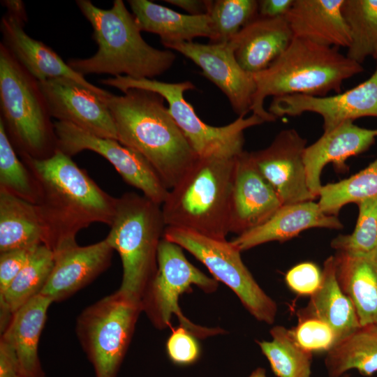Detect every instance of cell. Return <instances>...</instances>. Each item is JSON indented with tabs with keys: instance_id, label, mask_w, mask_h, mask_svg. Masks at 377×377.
Here are the masks:
<instances>
[{
	"instance_id": "4fadbf2b",
	"label": "cell",
	"mask_w": 377,
	"mask_h": 377,
	"mask_svg": "<svg viewBox=\"0 0 377 377\" xmlns=\"http://www.w3.org/2000/svg\"><path fill=\"white\" fill-rule=\"evenodd\" d=\"M6 13L1 20L3 40L18 62L38 82L65 77L73 80L105 99L110 92L89 82L75 71L52 48L31 38L24 30L27 20L24 4L22 1H3Z\"/></svg>"
},
{
	"instance_id": "f6af8a7d",
	"label": "cell",
	"mask_w": 377,
	"mask_h": 377,
	"mask_svg": "<svg viewBox=\"0 0 377 377\" xmlns=\"http://www.w3.org/2000/svg\"><path fill=\"white\" fill-rule=\"evenodd\" d=\"M339 377H350V376L348 374H345Z\"/></svg>"
},
{
	"instance_id": "4dcf8cb0",
	"label": "cell",
	"mask_w": 377,
	"mask_h": 377,
	"mask_svg": "<svg viewBox=\"0 0 377 377\" xmlns=\"http://www.w3.org/2000/svg\"><path fill=\"white\" fill-rule=\"evenodd\" d=\"M271 341H257L277 377H311L313 353L298 345L291 329L276 325L270 330Z\"/></svg>"
},
{
	"instance_id": "30bf717a",
	"label": "cell",
	"mask_w": 377,
	"mask_h": 377,
	"mask_svg": "<svg viewBox=\"0 0 377 377\" xmlns=\"http://www.w3.org/2000/svg\"><path fill=\"white\" fill-rule=\"evenodd\" d=\"M156 273L142 298L143 311L158 330L171 327L173 316L179 325L199 339L226 334L221 327H207L191 322L182 313L179 300L181 295L196 286L206 293L217 290L219 281L192 265L178 244L163 238L158 250Z\"/></svg>"
},
{
	"instance_id": "8992f818",
	"label": "cell",
	"mask_w": 377,
	"mask_h": 377,
	"mask_svg": "<svg viewBox=\"0 0 377 377\" xmlns=\"http://www.w3.org/2000/svg\"><path fill=\"white\" fill-rule=\"evenodd\" d=\"M105 237L118 252L123 267L119 290L142 300L158 267V250L166 226L161 206L145 195L127 192L117 198L115 213Z\"/></svg>"
},
{
	"instance_id": "8d00e7d4",
	"label": "cell",
	"mask_w": 377,
	"mask_h": 377,
	"mask_svg": "<svg viewBox=\"0 0 377 377\" xmlns=\"http://www.w3.org/2000/svg\"><path fill=\"white\" fill-rule=\"evenodd\" d=\"M296 327L291 329L293 336L304 350L311 353L327 352L336 343V335L324 321L309 316H299Z\"/></svg>"
},
{
	"instance_id": "44dd1931",
	"label": "cell",
	"mask_w": 377,
	"mask_h": 377,
	"mask_svg": "<svg viewBox=\"0 0 377 377\" xmlns=\"http://www.w3.org/2000/svg\"><path fill=\"white\" fill-rule=\"evenodd\" d=\"M313 228L341 229L343 225L337 216L325 214L318 202L309 200L281 205L267 221L231 242L242 252L269 242H285Z\"/></svg>"
},
{
	"instance_id": "ffe728a7",
	"label": "cell",
	"mask_w": 377,
	"mask_h": 377,
	"mask_svg": "<svg viewBox=\"0 0 377 377\" xmlns=\"http://www.w3.org/2000/svg\"><path fill=\"white\" fill-rule=\"evenodd\" d=\"M376 138L377 128H362L348 121L323 132L314 143L306 146L304 162L311 193L318 198L323 186L320 175L327 163H332L337 171L346 172L348 158L367 151Z\"/></svg>"
},
{
	"instance_id": "52a82bcc",
	"label": "cell",
	"mask_w": 377,
	"mask_h": 377,
	"mask_svg": "<svg viewBox=\"0 0 377 377\" xmlns=\"http://www.w3.org/2000/svg\"><path fill=\"white\" fill-rule=\"evenodd\" d=\"M0 108L6 133L22 156L45 158L57 147L39 82L0 43Z\"/></svg>"
},
{
	"instance_id": "d6a6232c",
	"label": "cell",
	"mask_w": 377,
	"mask_h": 377,
	"mask_svg": "<svg viewBox=\"0 0 377 377\" xmlns=\"http://www.w3.org/2000/svg\"><path fill=\"white\" fill-rule=\"evenodd\" d=\"M318 198L322 211L336 216L349 203L377 198V158L346 179L322 186Z\"/></svg>"
},
{
	"instance_id": "cb8c5ba5",
	"label": "cell",
	"mask_w": 377,
	"mask_h": 377,
	"mask_svg": "<svg viewBox=\"0 0 377 377\" xmlns=\"http://www.w3.org/2000/svg\"><path fill=\"white\" fill-rule=\"evenodd\" d=\"M293 38L286 17L258 16L230 42L239 64L254 75L269 67L286 50Z\"/></svg>"
},
{
	"instance_id": "ba28073f",
	"label": "cell",
	"mask_w": 377,
	"mask_h": 377,
	"mask_svg": "<svg viewBox=\"0 0 377 377\" xmlns=\"http://www.w3.org/2000/svg\"><path fill=\"white\" fill-rule=\"evenodd\" d=\"M101 83L115 87L123 93L131 89L156 92L168 104V110L199 158H233L241 154L244 145V131L263 124L258 115L238 117L225 126L206 124L184 97L186 91L195 89L190 81L165 82L154 79H133L124 75L103 79Z\"/></svg>"
},
{
	"instance_id": "9c48e42d",
	"label": "cell",
	"mask_w": 377,
	"mask_h": 377,
	"mask_svg": "<svg viewBox=\"0 0 377 377\" xmlns=\"http://www.w3.org/2000/svg\"><path fill=\"white\" fill-rule=\"evenodd\" d=\"M142 311L140 300L118 290L79 315L76 334L96 377H117Z\"/></svg>"
},
{
	"instance_id": "e0dca14e",
	"label": "cell",
	"mask_w": 377,
	"mask_h": 377,
	"mask_svg": "<svg viewBox=\"0 0 377 377\" xmlns=\"http://www.w3.org/2000/svg\"><path fill=\"white\" fill-rule=\"evenodd\" d=\"M38 82L51 117L97 136L118 140L105 99L71 79L59 77Z\"/></svg>"
},
{
	"instance_id": "83f0119b",
	"label": "cell",
	"mask_w": 377,
	"mask_h": 377,
	"mask_svg": "<svg viewBox=\"0 0 377 377\" xmlns=\"http://www.w3.org/2000/svg\"><path fill=\"white\" fill-rule=\"evenodd\" d=\"M44 240L37 205L0 190V252L36 246Z\"/></svg>"
},
{
	"instance_id": "ac0fdd59",
	"label": "cell",
	"mask_w": 377,
	"mask_h": 377,
	"mask_svg": "<svg viewBox=\"0 0 377 377\" xmlns=\"http://www.w3.org/2000/svg\"><path fill=\"white\" fill-rule=\"evenodd\" d=\"M282 205L254 165L250 152L235 158L230 200V232L238 235L267 221Z\"/></svg>"
},
{
	"instance_id": "74e56055",
	"label": "cell",
	"mask_w": 377,
	"mask_h": 377,
	"mask_svg": "<svg viewBox=\"0 0 377 377\" xmlns=\"http://www.w3.org/2000/svg\"><path fill=\"white\" fill-rule=\"evenodd\" d=\"M171 329L172 333L166 341L170 360L178 365H189L197 362L200 356L198 338L181 325Z\"/></svg>"
},
{
	"instance_id": "603a6c76",
	"label": "cell",
	"mask_w": 377,
	"mask_h": 377,
	"mask_svg": "<svg viewBox=\"0 0 377 377\" xmlns=\"http://www.w3.org/2000/svg\"><path fill=\"white\" fill-rule=\"evenodd\" d=\"M52 300L41 294L15 312L0 343L14 355L22 377H45L38 355V341Z\"/></svg>"
},
{
	"instance_id": "484cf974",
	"label": "cell",
	"mask_w": 377,
	"mask_h": 377,
	"mask_svg": "<svg viewBox=\"0 0 377 377\" xmlns=\"http://www.w3.org/2000/svg\"><path fill=\"white\" fill-rule=\"evenodd\" d=\"M132 13L141 31L160 36L163 45L191 42L195 38L212 37L211 21L207 14H182L147 0H128Z\"/></svg>"
},
{
	"instance_id": "1f68e13d",
	"label": "cell",
	"mask_w": 377,
	"mask_h": 377,
	"mask_svg": "<svg viewBox=\"0 0 377 377\" xmlns=\"http://www.w3.org/2000/svg\"><path fill=\"white\" fill-rule=\"evenodd\" d=\"M342 13L350 36L346 56L360 64L376 59L377 0H344Z\"/></svg>"
},
{
	"instance_id": "3957f363",
	"label": "cell",
	"mask_w": 377,
	"mask_h": 377,
	"mask_svg": "<svg viewBox=\"0 0 377 377\" xmlns=\"http://www.w3.org/2000/svg\"><path fill=\"white\" fill-rule=\"evenodd\" d=\"M79 9L90 22L96 54L85 59H70L67 64L84 76L96 73L152 79L167 71L176 56L170 50L149 45L122 0H114L109 9L94 6L89 0H77Z\"/></svg>"
},
{
	"instance_id": "836d02e7",
	"label": "cell",
	"mask_w": 377,
	"mask_h": 377,
	"mask_svg": "<svg viewBox=\"0 0 377 377\" xmlns=\"http://www.w3.org/2000/svg\"><path fill=\"white\" fill-rule=\"evenodd\" d=\"M207 15L212 30L210 43H228L258 16V1H209Z\"/></svg>"
},
{
	"instance_id": "277c9868",
	"label": "cell",
	"mask_w": 377,
	"mask_h": 377,
	"mask_svg": "<svg viewBox=\"0 0 377 377\" xmlns=\"http://www.w3.org/2000/svg\"><path fill=\"white\" fill-rule=\"evenodd\" d=\"M364 71L362 64L338 48L294 38L286 50L266 69L253 75L256 90L251 112L265 122L274 121L264 107L265 99L293 94L325 96L341 92L346 80Z\"/></svg>"
},
{
	"instance_id": "bcb514c9",
	"label": "cell",
	"mask_w": 377,
	"mask_h": 377,
	"mask_svg": "<svg viewBox=\"0 0 377 377\" xmlns=\"http://www.w3.org/2000/svg\"><path fill=\"white\" fill-rule=\"evenodd\" d=\"M15 377H22V376H15Z\"/></svg>"
},
{
	"instance_id": "5b68a950",
	"label": "cell",
	"mask_w": 377,
	"mask_h": 377,
	"mask_svg": "<svg viewBox=\"0 0 377 377\" xmlns=\"http://www.w3.org/2000/svg\"><path fill=\"white\" fill-rule=\"evenodd\" d=\"M235 158H198L161 205L166 227L226 239Z\"/></svg>"
},
{
	"instance_id": "ab89813d",
	"label": "cell",
	"mask_w": 377,
	"mask_h": 377,
	"mask_svg": "<svg viewBox=\"0 0 377 377\" xmlns=\"http://www.w3.org/2000/svg\"><path fill=\"white\" fill-rule=\"evenodd\" d=\"M16 249L1 253L0 294L3 293L37 247Z\"/></svg>"
},
{
	"instance_id": "7402d4cb",
	"label": "cell",
	"mask_w": 377,
	"mask_h": 377,
	"mask_svg": "<svg viewBox=\"0 0 377 377\" xmlns=\"http://www.w3.org/2000/svg\"><path fill=\"white\" fill-rule=\"evenodd\" d=\"M344 0H294L286 16L294 38L348 48L350 36L342 13Z\"/></svg>"
},
{
	"instance_id": "4316f807",
	"label": "cell",
	"mask_w": 377,
	"mask_h": 377,
	"mask_svg": "<svg viewBox=\"0 0 377 377\" xmlns=\"http://www.w3.org/2000/svg\"><path fill=\"white\" fill-rule=\"evenodd\" d=\"M299 316L326 323L333 330L337 341L361 326L353 304L337 281L334 256L325 260L320 285Z\"/></svg>"
},
{
	"instance_id": "9a60e30c",
	"label": "cell",
	"mask_w": 377,
	"mask_h": 377,
	"mask_svg": "<svg viewBox=\"0 0 377 377\" xmlns=\"http://www.w3.org/2000/svg\"><path fill=\"white\" fill-rule=\"evenodd\" d=\"M306 140L293 128L280 131L271 144L250 152L256 168L282 205L313 200L306 179L304 152Z\"/></svg>"
},
{
	"instance_id": "8fae6325",
	"label": "cell",
	"mask_w": 377,
	"mask_h": 377,
	"mask_svg": "<svg viewBox=\"0 0 377 377\" xmlns=\"http://www.w3.org/2000/svg\"><path fill=\"white\" fill-rule=\"evenodd\" d=\"M163 238L186 249L218 281L226 285L258 321L272 325L277 304L258 285L243 263L241 251L230 242L182 228L166 227Z\"/></svg>"
},
{
	"instance_id": "7c38bea8",
	"label": "cell",
	"mask_w": 377,
	"mask_h": 377,
	"mask_svg": "<svg viewBox=\"0 0 377 377\" xmlns=\"http://www.w3.org/2000/svg\"><path fill=\"white\" fill-rule=\"evenodd\" d=\"M57 149L72 156L84 150H90L108 160L131 186L143 195L162 205L169 189L150 163L139 153L121 145L118 140L91 133L74 124L54 122Z\"/></svg>"
},
{
	"instance_id": "f1b7e54d",
	"label": "cell",
	"mask_w": 377,
	"mask_h": 377,
	"mask_svg": "<svg viewBox=\"0 0 377 377\" xmlns=\"http://www.w3.org/2000/svg\"><path fill=\"white\" fill-rule=\"evenodd\" d=\"M324 362L329 377H339L352 369L373 375L377 371V324L362 325L337 341Z\"/></svg>"
},
{
	"instance_id": "2e32d148",
	"label": "cell",
	"mask_w": 377,
	"mask_h": 377,
	"mask_svg": "<svg viewBox=\"0 0 377 377\" xmlns=\"http://www.w3.org/2000/svg\"><path fill=\"white\" fill-rule=\"evenodd\" d=\"M199 66L204 76L213 82L228 98L238 117L251 112L256 90L253 75L239 64L230 42L202 44L175 42L164 45Z\"/></svg>"
},
{
	"instance_id": "d4e9b609",
	"label": "cell",
	"mask_w": 377,
	"mask_h": 377,
	"mask_svg": "<svg viewBox=\"0 0 377 377\" xmlns=\"http://www.w3.org/2000/svg\"><path fill=\"white\" fill-rule=\"evenodd\" d=\"M334 258L337 281L353 304L360 325L377 324V249L337 251Z\"/></svg>"
},
{
	"instance_id": "b9f144b4",
	"label": "cell",
	"mask_w": 377,
	"mask_h": 377,
	"mask_svg": "<svg viewBox=\"0 0 377 377\" xmlns=\"http://www.w3.org/2000/svg\"><path fill=\"white\" fill-rule=\"evenodd\" d=\"M17 376H20V374L14 355L5 345L0 343V377Z\"/></svg>"
},
{
	"instance_id": "7bdbcfd3",
	"label": "cell",
	"mask_w": 377,
	"mask_h": 377,
	"mask_svg": "<svg viewBox=\"0 0 377 377\" xmlns=\"http://www.w3.org/2000/svg\"><path fill=\"white\" fill-rule=\"evenodd\" d=\"M173 6L179 7L192 15L207 14L209 0H165Z\"/></svg>"
},
{
	"instance_id": "5bb4252c",
	"label": "cell",
	"mask_w": 377,
	"mask_h": 377,
	"mask_svg": "<svg viewBox=\"0 0 377 377\" xmlns=\"http://www.w3.org/2000/svg\"><path fill=\"white\" fill-rule=\"evenodd\" d=\"M376 60V68L370 77L352 89L325 96L293 94L273 97L268 112L276 118L316 113L323 118L324 132L360 117H377Z\"/></svg>"
},
{
	"instance_id": "d590c367",
	"label": "cell",
	"mask_w": 377,
	"mask_h": 377,
	"mask_svg": "<svg viewBox=\"0 0 377 377\" xmlns=\"http://www.w3.org/2000/svg\"><path fill=\"white\" fill-rule=\"evenodd\" d=\"M359 214L354 230L339 235L331 242L337 251L364 253L377 249V198L357 204Z\"/></svg>"
},
{
	"instance_id": "7a4b0ae2",
	"label": "cell",
	"mask_w": 377,
	"mask_h": 377,
	"mask_svg": "<svg viewBox=\"0 0 377 377\" xmlns=\"http://www.w3.org/2000/svg\"><path fill=\"white\" fill-rule=\"evenodd\" d=\"M164 98L131 89L105 99L118 141L142 155L170 190L199 158L164 105Z\"/></svg>"
},
{
	"instance_id": "d6986e66",
	"label": "cell",
	"mask_w": 377,
	"mask_h": 377,
	"mask_svg": "<svg viewBox=\"0 0 377 377\" xmlns=\"http://www.w3.org/2000/svg\"><path fill=\"white\" fill-rule=\"evenodd\" d=\"M113 249L107 239L88 246L77 244L54 253V265L40 294L61 302L86 286L104 272Z\"/></svg>"
},
{
	"instance_id": "f35d334b",
	"label": "cell",
	"mask_w": 377,
	"mask_h": 377,
	"mask_svg": "<svg viewBox=\"0 0 377 377\" xmlns=\"http://www.w3.org/2000/svg\"><path fill=\"white\" fill-rule=\"evenodd\" d=\"M322 272L311 262H304L290 269L285 276L288 288L299 295L311 296L319 288Z\"/></svg>"
},
{
	"instance_id": "e575fe53",
	"label": "cell",
	"mask_w": 377,
	"mask_h": 377,
	"mask_svg": "<svg viewBox=\"0 0 377 377\" xmlns=\"http://www.w3.org/2000/svg\"><path fill=\"white\" fill-rule=\"evenodd\" d=\"M0 190L36 204L38 191L33 177L15 151L0 119Z\"/></svg>"
},
{
	"instance_id": "6da1fadb",
	"label": "cell",
	"mask_w": 377,
	"mask_h": 377,
	"mask_svg": "<svg viewBox=\"0 0 377 377\" xmlns=\"http://www.w3.org/2000/svg\"><path fill=\"white\" fill-rule=\"evenodd\" d=\"M38 191L45 227L43 244L54 253L77 244L80 230L94 223L110 226L117 204L87 173L59 149L49 157L22 156Z\"/></svg>"
},
{
	"instance_id": "60d3db41",
	"label": "cell",
	"mask_w": 377,
	"mask_h": 377,
	"mask_svg": "<svg viewBox=\"0 0 377 377\" xmlns=\"http://www.w3.org/2000/svg\"><path fill=\"white\" fill-rule=\"evenodd\" d=\"M294 0L258 1V15L265 18L286 17Z\"/></svg>"
},
{
	"instance_id": "f546056e",
	"label": "cell",
	"mask_w": 377,
	"mask_h": 377,
	"mask_svg": "<svg viewBox=\"0 0 377 377\" xmlns=\"http://www.w3.org/2000/svg\"><path fill=\"white\" fill-rule=\"evenodd\" d=\"M54 253L44 244L38 245L6 290L0 294L1 332L13 313L40 294L54 265Z\"/></svg>"
},
{
	"instance_id": "ee69618b",
	"label": "cell",
	"mask_w": 377,
	"mask_h": 377,
	"mask_svg": "<svg viewBox=\"0 0 377 377\" xmlns=\"http://www.w3.org/2000/svg\"><path fill=\"white\" fill-rule=\"evenodd\" d=\"M249 377H267L266 371L263 367H258L253 370Z\"/></svg>"
}]
</instances>
